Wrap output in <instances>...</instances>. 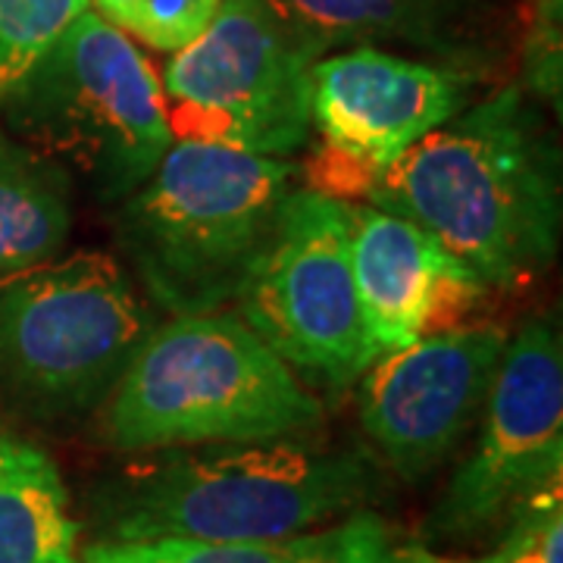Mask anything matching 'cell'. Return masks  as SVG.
<instances>
[{
    "instance_id": "6da1fadb",
    "label": "cell",
    "mask_w": 563,
    "mask_h": 563,
    "mask_svg": "<svg viewBox=\"0 0 563 563\" xmlns=\"http://www.w3.org/2000/svg\"><path fill=\"white\" fill-rule=\"evenodd\" d=\"M361 198L420 225L488 291L536 279L561 247L558 144L520 88L463 107Z\"/></svg>"
},
{
    "instance_id": "7a4b0ae2",
    "label": "cell",
    "mask_w": 563,
    "mask_h": 563,
    "mask_svg": "<svg viewBox=\"0 0 563 563\" xmlns=\"http://www.w3.org/2000/svg\"><path fill=\"white\" fill-rule=\"evenodd\" d=\"M147 454L98 485L95 542H266L366 510L383 492L366 451L301 435Z\"/></svg>"
},
{
    "instance_id": "3957f363",
    "label": "cell",
    "mask_w": 563,
    "mask_h": 563,
    "mask_svg": "<svg viewBox=\"0 0 563 563\" xmlns=\"http://www.w3.org/2000/svg\"><path fill=\"white\" fill-rule=\"evenodd\" d=\"M322 401L239 313L157 322L101 407L103 442L125 454L310 435Z\"/></svg>"
},
{
    "instance_id": "277c9868",
    "label": "cell",
    "mask_w": 563,
    "mask_h": 563,
    "mask_svg": "<svg viewBox=\"0 0 563 563\" xmlns=\"http://www.w3.org/2000/svg\"><path fill=\"white\" fill-rule=\"evenodd\" d=\"M298 166L207 141H173L157 169L117 203L132 279L173 317L235 303L276 232Z\"/></svg>"
},
{
    "instance_id": "5b68a950",
    "label": "cell",
    "mask_w": 563,
    "mask_h": 563,
    "mask_svg": "<svg viewBox=\"0 0 563 563\" xmlns=\"http://www.w3.org/2000/svg\"><path fill=\"white\" fill-rule=\"evenodd\" d=\"M25 147L120 203L173 144L154 63L117 25L85 10L0 103Z\"/></svg>"
},
{
    "instance_id": "8992f818",
    "label": "cell",
    "mask_w": 563,
    "mask_h": 563,
    "mask_svg": "<svg viewBox=\"0 0 563 563\" xmlns=\"http://www.w3.org/2000/svg\"><path fill=\"white\" fill-rule=\"evenodd\" d=\"M113 254L76 251L0 279V385L38 420L101 410L154 332Z\"/></svg>"
},
{
    "instance_id": "52a82bcc",
    "label": "cell",
    "mask_w": 563,
    "mask_h": 563,
    "mask_svg": "<svg viewBox=\"0 0 563 563\" xmlns=\"http://www.w3.org/2000/svg\"><path fill=\"white\" fill-rule=\"evenodd\" d=\"M320 57L266 0H222L163 69L173 141L288 161L310 141V69Z\"/></svg>"
},
{
    "instance_id": "ba28073f",
    "label": "cell",
    "mask_w": 563,
    "mask_h": 563,
    "mask_svg": "<svg viewBox=\"0 0 563 563\" xmlns=\"http://www.w3.org/2000/svg\"><path fill=\"white\" fill-rule=\"evenodd\" d=\"M235 313L295 373L335 391L357 383L376 361L354 285L347 201L295 188Z\"/></svg>"
},
{
    "instance_id": "9c48e42d",
    "label": "cell",
    "mask_w": 563,
    "mask_h": 563,
    "mask_svg": "<svg viewBox=\"0 0 563 563\" xmlns=\"http://www.w3.org/2000/svg\"><path fill=\"white\" fill-rule=\"evenodd\" d=\"M563 473V344L548 317L507 339L488 391L479 439L426 520V542H466L495 526Z\"/></svg>"
},
{
    "instance_id": "30bf717a",
    "label": "cell",
    "mask_w": 563,
    "mask_h": 563,
    "mask_svg": "<svg viewBox=\"0 0 563 563\" xmlns=\"http://www.w3.org/2000/svg\"><path fill=\"white\" fill-rule=\"evenodd\" d=\"M473 76L461 66H432L351 47L320 57L310 69V122L320 151L307 188L347 201L383 176L417 141L454 120L470 101Z\"/></svg>"
},
{
    "instance_id": "8fae6325",
    "label": "cell",
    "mask_w": 563,
    "mask_h": 563,
    "mask_svg": "<svg viewBox=\"0 0 563 563\" xmlns=\"http://www.w3.org/2000/svg\"><path fill=\"white\" fill-rule=\"evenodd\" d=\"M507 339L498 322L451 325L385 354L357 379L363 432L401 479L435 473L479 422Z\"/></svg>"
},
{
    "instance_id": "7c38bea8",
    "label": "cell",
    "mask_w": 563,
    "mask_h": 563,
    "mask_svg": "<svg viewBox=\"0 0 563 563\" xmlns=\"http://www.w3.org/2000/svg\"><path fill=\"white\" fill-rule=\"evenodd\" d=\"M351 266L373 361L457 325L488 291L420 225L373 203L347 201Z\"/></svg>"
},
{
    "instance_id": "4fadbf2b",
    "label": "cell",
    "mask_w": 563,
    "mask_h": 563,
    "mask_svg": "<svg viewBox=\"0 0 563 563\" xmlns=\"http://www.w3.org/2000/svg\"><path fill=\"white\" fill-rule=\"evenodd\" d=\"M81 563H439V554L376 510L266 542H91Z\"/></svg>"
},
{
    "instance_id": "5bb4252c",
    "label": "cell",
    "mask_w": 563,
    "mask_h": 563,
    "mask_svg": "<svg viewBox=\"0 0 563 563\" xmlns=\"http://www.w3.org/2000/svg\"><path fill=\"white\" fill-rule=\"evenodd\" d=\"M320 51L335 44H410L457 57L470 41L473 0H266Z\"/></svg>"
},
{
    "instance_id": "9a60e30c",
    "label": "cell",
    "mask_w": 563,
    "mask_h": 563,
    "mask_svg": "<svg viewBox=\"0 0 563 563\" xmlns=\"http://www.w3.org/2000/svg\"><path fill=\"white\" fill-rule=\"evenodd\" d=\"M0 563H81L57 463L13 435L0 439Z\"/></svg>"
},
{
    "instance_id": "2e32d148",
    "label": "cell",
    "mask_w": 563,
    "mask_h": 563,
    "mask_svg": "<svg viewBox=\"0 0 563 563\" xmlns=\"http://www.w3.org/2000/svg\"><path fill=\"white\" fill-rule=\"evenodd\" d=\"M73 179L0 132V279L60 257L73 232Z\"/></svg>"
},
{
    "instance_id": "e0dca14e",
    "label": "cell",
    "mask_w": 563,
    "mask_h": 563,
    "mask_svg": "<svg viewBox=\"0 0 563 563\" xmlns=\"http://www.w3.org/2000/svg\"><path fill=\"white\" fill-rule=\"evenodd\" d=\"M88 10V0H0V103Z\"/></svg>"
},
{
    "instance_id": "ac0fdd59",
    "label": "cell",
    "mask_w": 563,
    "mask_h": 563,
    "mask_svg": "<svg viewBox=\"0 0 563 563\" xmlns=\"http://www.w3.org/2000/svg\"><path fill=\"white\" fill-rule=\"evenodd\" d=\"M101 20L154 51L176 54L213 22L222 0H88Z\"/></svg>"
},
{
    "instance_id": "d6986e66",
    "label": "cell",
    "mask_w": 563,
    "mask_h": 563,
    "mask_svg": "<svg viewBox=\"0 0 563 563\" xmlns=\"http://www.w3.org/2000/svg\"><path fill=\"white\" fill-rule=\"evenodd\" d=\"M439 563H563L561 483L520 504L501 526V539L492 551L479 558L439 554Z\"/></svg>"
},
{
    "instance_id": "ffe728a7",
    "label": "cell",
    "mask_w": 563,
    "mask_h": 563,
    "mask_svg": "<svg viewBox=\"0 0 563 563\" xmlns=\"http://www.w3.org/2000/svg\"><path fill=\"white\" fill-rule=\"evenodd\" d=\"M561 20L563 7H539L526 41V88L561 110Z\"/></svg>"
},
{
    "instance_id": "44dd1931",
    "label": "cell",
    "mask_w": 563,
    "mask_h": 563,
    "mask_svg": "<svg viewBox=\"0 0 563 563\" xmlns=\"http://www.w3.org/2000/svg\"><path fill=\"white\" fill-rule=\"evenodd\" d=\"M539 7H563V0H539Z\"/></svg>"
}]
</instances>
